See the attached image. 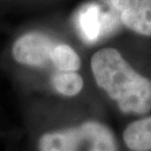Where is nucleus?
I'll return each instance as SVG.
<instances>
[{
    "mask_svg": "<svg viewBox=\"0 0 151 151\" xmlns=\"http://www.w3.org/2000/svg\"><path fill=\"white\" fill-rule=\"evenodd\" d=\"M25 124L30 151H123L110 116L84 104L36 96Z\"/></svg>",
    "mask_w": 151,
    "mask_h": 151,
    "instance_id": "f257e3e1",
    "label": "nucleus"
},
{
    "mask_svg": "<svg viewBox=\"0 0 151 151\" xmlns=\"http://www.w3.org/2000/svg\"><path fill=\"white\" fill-rule=\"evenodd\" d=\"M93 91L111 120L125 123L151 114V50L139 56L105 45L87 60Z\"/></svg>",
    "mask_w": 151,
    "mask_h": 151,
    "instance_id": "f03ea898",
    "label": "nucleus"
},
{
    "mask_svg": "<svg viewBox=\"0 0 151 151\" xmlns=\"http://www.w3.org/2000/svg\"><path fill=\"white\" fill-rule=\"evenodd\" d=\"M121 22L130 32L147 42L151 50V0H110Z\"/></svg>",
    "mask_w": 151,
    "mask_h": 151,
    "instance_id": "7ed1b4c3",
    "label": "nucleus"
},
{
    "mask_svg": "<svg viewBox=\"0 0 151 151\" xmlns=\"http://www.w3.org/2000/svg\"><path fill=\"white\" fill-rule=\"evenodd\" d=\"M123 151H151V114L119 125Z\"/></svg>",
    "mask_w": 151,
    "mask_h": 151,
    "instance_id": "20e7f679",
    "label": "nucleus"
},
{
    "mask_svg": "<svg viewBox=\"0 0 151 151\" xmlns=\"http://www.w3.org/2000/svg\"><path fill=\"white\" fill-rule=\"evenodd\" d=\"M83 30L85 32L86 37L92 40L96 37L99 34V22H97V11L96 9H88L84 14L82 19Z\"/></svg>",
    "mask_w": 151,
    "mask_h": 151,
    "instance_id": "39448f33",
    "label": "nucleus"
}]
</instances>
